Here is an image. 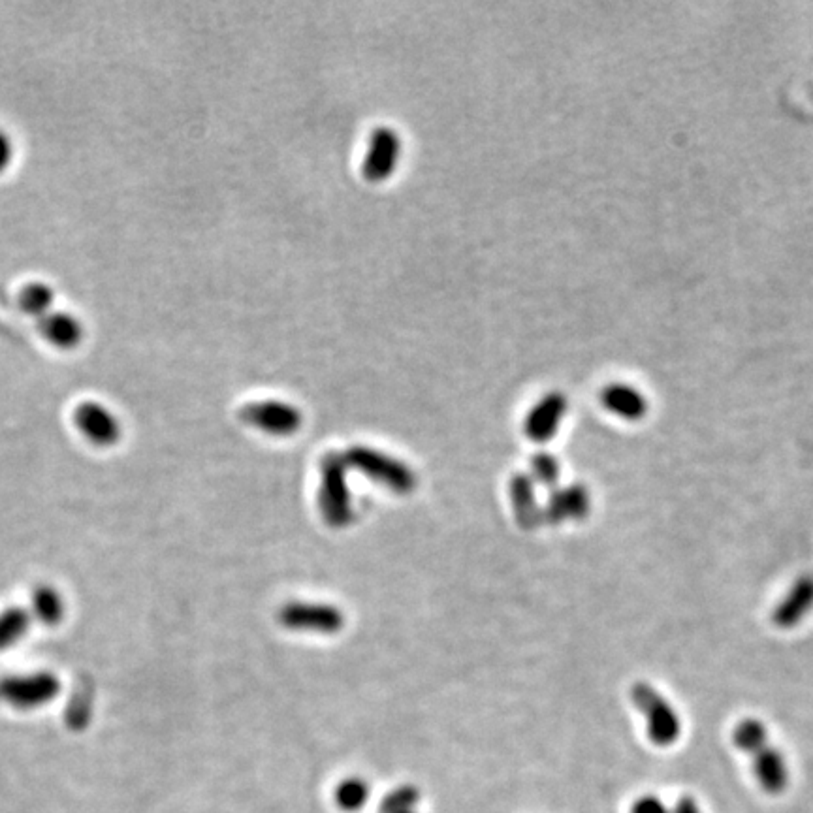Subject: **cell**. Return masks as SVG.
<instances>
[{"mask_svg":"<svg viewBox=\"0 0 813 813\" xmlns=\"http://www.w3.org/2000/svg\"><path fill=\"white\" fill-rule=\"evenodd\" d=\"M349 465L339 452H328L320 460V488L317 501L326 526L345 529L354 520V499L349 486Z\"/></svg>","mask_w":813,"mask_h":813,"instance_id":"1","label":"cell"},{"mask_svg":"<svg viewBox=\"0 0 813 813\" xmlns=\"http://www.w3.org/2000/svg\"><path fill=\"white\" fill-rule=\"evenodd\" d=\"M343 456H345L349 469L362 473L373 484L381 486L384 490L399 495L415 492L418 480H416V473L411 469V465L386 454L383 450L356 445V447L349 448L347 452H343Z\"/></svg>","mask_w":813,"mask_h":813,"instance_id":"2","label":"cell"},{"mask_svg":"<svg viewBox=\"0 0 813 813\" xmlns=\"http://www.w3.org/2000/svg\"><path fill=\"white\" fill-rule=\"evenodd\" d=\"M631 701L646 721V731L655 746L667 748L678 742L682 719L659 689L646 682H637L631 687Z\"/></svg>","mask_w":813,"mask_h":813,"instance_id":"3","label":"cell"},{"mask_svg":"<svg viewBox=\"0 0 813 813\" xmlns=\"http://www.w3.org/2000/svg\"><path fill=\"white\" fill-rule=\"evenodd\" d=\"M61 691V682L53 672L12 674L0 678V702L14 710H36L53 701Z\"/></svg>","mask_w":813,"mask_h":813,"instance_id":"4","label":"cell"},{"mask_svg":"<svg viewBox=\"0 0 813 813\" xmlns=\"http://www.w3.org/2000/svg\"><path fill=\"white\" fill-rule=\"evenodd\" d=\"M240 418L243 424L275 437L294 435L302 428L303 422L302 413L296 405L279 399L249 401L241 407Z\"/></svg>","mask_w":813,"mask_h":813,"instance_id":"5","label":"cell"},{"mask_svg":"<svg viewBox=\"0 0 813 813\" xmlns=\"http://www.w3.org/2000/svg\"><path fill=\"white\" fill-rule=\"evenodd\" d=\"M277 620L288 631H311L319 635H335L345 625V616L337 606L302 601L281 606Z\"/></svg>","mask_w":813,"mask_h":813,"instance_id":"6","label":"cell"},{"mask_svg":"<svg viewBox=\"0 0 813 813\" xmlns=\"http://www.w3.org/2000/svg\"><path fill=\"white\" fill-rule=\"evenodd\" d=\"M74 426L95 447H112L121 439V422L100 401H81L74 411Z\"/></svg>","mask_w":813,"mask_h":813,"instance_id":"7","label":"cell"},{"mask_svg":"<svg viewBox=\"0 0 813 813\" xmlns=\"http://www.w3.org/2000/svg\"><path fill=\"white\" fill-rule=\"evenodd\" d=\"M401 138L394 128L379 127L371 132L362 174L371 183H383L398 168Z\"/></svg>","mask_w":813,"mask_h":813,"instance_id":"8","label":"cell"},{"mask_svg":"<svg viewBox=\"0 0 813 813\" xmlns=\"http://www.w3.org/2000/svg\"><path fill=\"white\" fill-rule=\"evenodd\" d=\"M591 495L584 484H571L550 492L542 507V522L548 526H561L565 522H582L590 516Z\"/></svg>","mask_w":813,"mask_h":813,"instance_id":"9","label":"cell"},{"mask_svg":"<svg viewBox=\"0 0 813 813\" xmlns=\"http://www.w3.org/2000/svg\"><path fill=\"white\" fill-rule=\"evenodd\" d=\"M567 398L561 392H550L539 399L524 420V433L533 443L544 445L554 439L563 418L567 415Z\"/></svg>","mask_w":813,"mask_h":813,"instance_id":"10","label":"cell"},{"mask_svg":"<svg viewBox=\"0 0 813 813\" xmlns=\"http://www.w3.org/2000/svg\"><path fill=\"white\" fill-rule=\"evenodd\" d=\"M813 610V573L798 576L793 586L772 612V622L780 629H793Z\"/></svg>","mask_w":813,"mask_h":813,"instance_id":"11","label":"cell"},{"mask_svg":"<svg viewBox=\"0 0 813 813\" xmlns=\"http://www.w3.org/2000/svg\"><path fill=\"white\" fill-rule=\"evenodd\" d=\"M509 497H511L514 520L524 531H533L544 524L542 507L537 501V492H535V482L529 475L518 473L512 477L509 482Z\"/></svg>","mask_w":813,"mask_h":813,"instance_id":"12","label":"cell"},{"mask_svg":"<svg viewBox=\"0 0 813 813\" xmlns=\"http://www.w3.org/2000/svg\"><path fill=\"white\" fill-rule=\"evenodd\" d=\"M38 332L57 349L70 351L76 349L85 335L81 320L68 311H49L38 319Z\"/></svg>","mask_w":813,"mask_h":813,"instance_id":"13","label":"cell"},{"mask_svg":"<svg viewBox=\"0 0 813 813\" xmlns=\"http://www.w3.org/2000/svg\"><path fill=\"white\" fill-rule=\"evenodd\" d=\"M753 774L768 795H780L789 783V766L785 755L772 744L751 755Z\"/></svg>","mask_w":813,"mask_h":813,"instance_id":"14","label":"cell"},{"mask_svg":"<svg viewBox=\"0 0 813 813\" xmlns=\"http://www.w3.org/2000/svg\"><path fill=\"white\" fill-rule=\"evenodd\" d=\"M601 401L606 411L629 422L642 420L648 413V399L631 384H608L601 392Z\"/></svg>","mask_w":813,"mask_h":813,"instance_id":"15","label":"cell"},{"mask_svg":"<svg viewBox=\"0 0 813 813\" xmlns=\"http://www.w3.org/2000/svg\"><path fill=\"white\" fill-rule=\"evenodd\" d=\"M31 616L48 627L59 625L64 618L63 595L48 584L36 586L32 591Z\"/></svg>","mask_w":813,"mask_h":813,"instance_id":"16","label":"cell"},{"mask_svg":"<svg viewBox=\"0 0 813 813\" xmlns=\"http://www.w3.org/2000/svg\"><path fill=\"white\" fill-rule=\"evenodd\" d=\"M53 303H55V290L44 281L27 283L17 294L19 309L31 317H36V320L42 319L44 315H48L49 311H53Z\"/></svg>","mask_w":813,"mask_h":813,"instance_id":"17","label":"cell"},{"mask_svg":"<svg viewBox=\"0 0 813 813\" xmlns=\"http://www.w3.org/2000/svg\"><path fill=\"white\" fill-rule=\"evenodd\" d=\"M32 616L21 606H8L0 612V652L14 648L29 633Z\"/></svg>","mask_w":813,"mask_h":813,"instance_id":"18","label":"cell"},{"mask_svg":"<svg viewBox=\"0 0 813 813\" xmlns=\"http://www.w3.org/2000/svg\"><path fill=\"white\" fill-rule=\"evenodd\" d=\"M733 744L746 755H755L768 746V731L761 719L746 718L736 723L733 729Z\"/></svg>","mask_w":813,"mask_h":813,"instance_id":"19","label":"cell"},{"mask_svg":"<svg viewBox=\"0 0 813 813\" xmlns=\"http://www.w3.org/2000/svg\"><path fill=\"white\" fill-rule=\"evenodd\" d=\"M369 800V785L362 778H347L335 789V804L343 812H358Z\"/></svg>","mask_w":813,"mask_h":813,"instance_id":"20","label":"cell"},{"mask_svg":"<svg viewBox=\"0 0 813 813\" xmlns=\"http://www.w3.org/2000/svg\"><path fill=\"white\" fill-rule=\"evenodd\" d=\"M535 484L556 490L561 479V463L556 456L548 452H539L531 458V475Z\"/></svg>","mask_w":813,"mask_h":813,"instance_id":"21","label":"cell"},{"mask_svg":"<svg viewBox=\"0 0 813 813\" xmlns=\"http://www.w3.org/2000/svg\"><path fill=\"white\" fill-rule=\"evenodd\" d=\"M91 712H93V695L89 691H83V693L74 691L72 699L68 702V708H66V725L72 731L85 729L91 718Z\"/></svg>","mask_w":813,"mask_h":813,"instance_id":"22","label":"cell"},{"mask_svg":"<svg viewBox=\"0 0 813 813\" xmlns=\"http://www.w3.org/2000/svg\"><path fill=\"white\" fill-rule=\"evenodd\" d=\"M418 789L413 785H401L398 789H394L392 793H388L381 802V813H399L407 812V810H415L418 804Z\"/></svg>","mask_w":813,"mask_h":813,"instance_id":"23","label":"cell"},{"mask_svg":"<svg viewBox=\"0 0 813 813\" xmlns=\"http://www.w3.org/2000/svg\"><path fill=\"white\" fill-rule=\"evenodd\" d=\"M629 813H670V808L661 798L644 795L633 802Z\"/></svg>","mask_w":813,"mask_h":813,"instance_id":"24","label":"cell"},{"mask_svg":"<svg viewBox=\"0 0 813 813\" xmlns=\"http://www.w3.org/2000/svg\"><path fill=\"white\" fill-rule=\"evenodd\" d=\"M12 159H14V142L10 134L4 128H0V174L8 170Z\"/></svg>","mask_w":813,"mask_h":813,"instance_id":"25","label":"cell"},{"mask_svg":"<svg viewBox=\"0 0 813 813\" xmlns=\"http://www.w3.org/2000/svg\"><path fill=\"white\" fill-rule=\"evenodd\" d=\"M670 813H702L699 802L693 797L678 798V802L670 808Z\"/></svg>","mask_w":813,"mask_h":813,"instance_id":"26","label":"cell"},{"mask_svg":"<svg viewBox=\"0 0 813 813\" xmlns=\"http://www.w3.org/2000/svg\"><path fill=\"white\" fill-rule=\"evenodd\" d=\"M399 813H415V810H407V812H399Z\"/></svg>","mask_w":813,"mask_h":813,"instance_id":"27","label":"cell"}]
</instances>
